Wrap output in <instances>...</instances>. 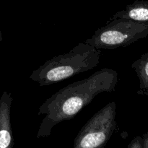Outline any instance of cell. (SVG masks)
Instances as JSON below:
<instances>
[{
    "label": "cell",
    "mask_w": 148,
    "mask_h": 148,
    "mask_svg": "<svg viewBox=\"0 0 148 148\" xmlns=\"http://www.w3.org/2000/svg\"><path fill=\"white\" fill-rule=\"evenodd\" d=\"M117 83L116 71L103 68L58 90L39 108L38 115L45 116L39 127L38 138L49 137L55 126L73 119L98 94L114 92Z\"/></svg>",
    "instance_id": "cell-1"
},
{
    "label": "cell",
    "mask_w": 148,
    "mask_h": 148,
    "mask_svg": "<svg viewBox=\"0 0 148 148\" xmlns=\"http://www.w3.org/2000/svg\"><path fill=\"white\" fill-rule=\"evenodd\" d=\"M101 53L99 49L79 43L69 52L46 61L33 70L30 79L40 86H49L75 75L94 69L98 65Z\"/></svg>",
    "instance_id": "cell-2"
},
{
    "label": "cell",
    "mask_w": 148,
    "mask_h": 148,
    "mask_svg": "<svg viewBox=\"0 0 148 148\" xmlns=\"http://www.w3.org/2000/svg\"><path fill=\"white\" fill-rule=\"evenodd\" d=\"M147 36L148 23L121 19L97 30L85 43L99 50L115 49L130 46Z\"/></svg>",
    "instance_id": "cell-3"
},
{
    "label": "cell",
    "mask_w": 148,
    "mask_h": 148,
    "mask_svg": "<svg viewBox=\"0 0 148 148\" xmlns=\"http://www.w3.org/2000/svg\"><path fill=\"white\" fill-rule=\"evenodd\" d=\"M116 115V104L108 103L84 125L73 148H104L117 127Z\"/></svg>",
    "instance_id": "cell-4"
},
{
    "label": "cell",
    "mask_w": 148,
    "mask_h": 148,
    "mask_svg": "<svg viewBox=\"0 0 148 148\" xmlns=\"http://www.w3.org/2000/svg\"><path fill=\"white\" fill-rule=\"evenodd\" d=\"M12 94L4 91L0 98V148H12L14 145L11 125Z\"/></svg>",
    "instance_id": "cell-5"
},
{
    "label": "cell",
    "mask_w": 148,
    "mask_h": 148,
    "mask_svg": "<svg viewBox=\"0 0 148 148\" xmlns=\"http://www.w3.org/2000/svg\"><path fill=\"white\" fill-rule=\"evenodd\" d=\"M132 67L135 71L140 80V88L137 94L148 97V51L134 61Z\"/></svg>",
    "instance_id": "cell-6"
},
{
    "label": "cell",
    "mask_w": 148,
    "mask_h": 148,
    "mask_svg": "<svg viewBox=\"0 0 148 148\" xmlns=\"http://www.w3.org/2000/svg\"><path fill=\"white\" fill-rule=\"evenodd\" d=\"M120 17L140 23H148V4H142L132 7Z\"/></svg>",
    "instance_id": "cell-7"
},
{
    "label": "cell",
    "mask_w": 148,
    "mask_h": 148,
    "mask_svg": "<svg viewBox=\"0 0 148 148\" xmlns=\"http://www.w3.org/2000/svg\"><path fill=\"white\" fill-rule=\"evenodd\" d=\"M128 148H143L142 145V138L140 137H137L130 143Z\"/></svg>",
    "instance_id": "cell-8"
},
{
    "label": "cell",
    "mask_w": 148,
    "mask_h": 148,
    "mask_svg": "<svg viewBox=\"0 0 148 148\" xmlns=\"http://www.w3.org/2000/svg\"><path fill=\"white\" fill-rule=\"evenodd\" d=\"M142 145L143 148H148V133L145 134L142 138Z\"/></svg>",
    "instance_id": "cell-9"
},
{
    "label": "cell",
    "mask_w": 148,
    "mask_h": 148,
    "mask_svg": "<svg viewBox=\"0 0 148 148\" xmlns=\"http://www.w3.org/2000/svg\"><path fill=\"white\" fill-rule=\"evenodd\" d=\"M2 40H3L2 34H1V30H0V42L2 41Z\"/></svg>",
    "instance_id": "cell-10"
}]
</instances>
